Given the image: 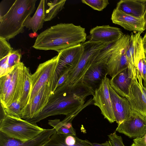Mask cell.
Here are the masks:
<instances>
[{"label": "cell", "instance_id": "1", "mask_svg": "<svg viewBox=\"0 0 146 146\" xmlns=\"http://www.w3.org/2000/svg\"><path fill=\"white\" fill-rule=\"evenodd\" d=\"M94 93L81 82L74 87L65 83L56 88L42 111L35 117L26 120L35 124L46 117L58 115L67 116L81 108L85 100Z\"/></svg>", "mask_w": 146, "mask_h": 146}, {"label": "cell", "instance_id": "2", "mask_svg": "<svg viewBox=\"0 0 146 146\" xmlns=\"http://www.w3.org/2000/svg\"><path fill=\"white\" fill-rule=\"evenodd\" d=\"M85 29L72 23H60L46 29L37 36L33 47L40 50H61L84 42Z\"/></svg>", "mask_w": 146, "mask_h": 146}, {"label": "cell", "instance_id": "3", "mask_svg": "<svg viewBox=\"0 0 146 146\" xmlns=\"http://www.w3.org/2000/svg\"><path fill=\"white\" fill-rule=\"evenodd\" d=\"M36 0H16L0 17V36L8 41L24 31L23 23L35 9Z\"/></svg>", "mask_w": 146, "mask_h": 146}, {"label": "cell", "instance_id": "4", "mask_svg": "<svg viewBox=\"0 0 146 146\" xmlns=\"http://www.w3.org/2000/svg\"><path fill=\"white\" fill-rule=\"evenodd\" d=\"M45 129L21 118L3 115L1 117L0 132L9 137L25 142L32 140Z\"/></svg>", "mask_w": 146, "mask_h": 146}, {"label": "cell", "instance_id": "5", "mask_svg": "<svg viewBox=\"0 0 146 146\" xmlns=\"http://www.w3.org/2000/svg\"><path fill=\"white\" fill-rule=\"evenodd\" d=\"M82 44L84 47L82 54L76 66L68 72L67 78L64 83L71 87L81 82L86 72L101 50L108 45L90 40Z\"/></svg>", "mask_w": 146, "mask_h": 146}, {"label": "cell", "instance_id": "6", "mask_svg": "<svg viewBox=\"0 0 146 146\" xmlns=\"http://www.w3.org/2000/svg\"><path fill=\"white\" fill-rule=\"evenodd\" d=\"M56 85L54 75L52 79L44 85L32 100L21 110V118L25 120L30 119L40 112L55 91Z\"/></svg>", "mask_w": 146, "mask_h": 146}, {"label": "cell", "instance_id": "7", "mask_svg": "<svg viewBox=\"0 0 146 146\" xmlns=\"http://www.w3.org/2000/svg\"><path fill=\"white\" fill-rule=\"evenodd\" d=\"M130 35L123 34L117 42L116 46L106 64L107 74L112 78L128 68L126 51L129 44Z\"/></svg>", "mask_w": 146, "mask_h": 146}, {"label": "cell", "instance_id": "8", "mask_svg": "<svg viewBox=\"0 0 146 146\" xmlns=\"http://www.w3.org/2000/svg\"><path fill=\"white\" fill-rule=\"evenodd\" d=\"M136 74L132 77L129 93L125 98L132 110L146 117V88L143 83V78L136 69Z\"/></svg>", "mask_w": 146, "mask_h": 146}, {"label": "cell", "instance_id": "9", "mask_svg": "<svg viewBox=\"0 0 146 146\" xmlns=\"http://www.w3.org/2000/svg\"><path fill=\"white\" fill-rule=\"evenodd\" d=\"M58 60L57 55L40 64L35 72L31 74V91L29 102L41 87L52 79L55 73Z\"/></svg>", "mask_w": 146, "mask_h": 146}, {"label": "cell", "instance_id": "10", "mask_svg": "<svg viewBox=\"0 0 146 146\" xmlns=\"http://www.w3.org/2000/svg\"><path fill=\"white\" fill-rule=\"evenodd\" d=\"M83 51L84 47L82 43L64 49L58 52V64L54 74L57 83L61 75L76 66Z\"/></svg>", "mask_w": 146, "mask_h": 146}, {"label": "cell", "instance_id": "11", "mask_svg": "<svg viewBox=\"0 0 146 146\" xmlns=\"http://www.w3.org/2000/svg\"><path fill=\"white\" fill-rule=\"evenodd\" d=\"M25 66L21 61L12 71L10 84L3 100L1 102L2 108H5L12 103L20 100L22 94L25 80Z\"/></svg>", "mask_w": 146, "mask_h": 146}, {"label": "cell", "instance_id": "12", "mask_svg": "<svg viewBox=\"0 0 146 146\" xmlns=\"http://www.w3.org/2000/svg\"><path fill=\"white\" fill-rule=\"evenodd\" d=\"M110 79L106 77L93 95V104L100 109L104 118L111 123L115 121L109 89Z\"/></svg>", "mask_w": 146, "mask_h": 146}, {"label": "cell", "instance_id": "13", "mask_svg": "<svg viewBox=\"0 0 146 146\" xmlns=\"http://www.w3.org/2000/svg\"><path fill=\"white\" fill-rule=\"evenodd\" d=\"M109 58L95 59L82 80L81 82L94 94L107 75L106 64Z\"/></svg>", "mask_w": 146, "mask_h": 146}, {"label": "cell", "instance_id": "14", "mask_svg": "<svg viewBox=\"0 0 146 146\" xmlns=\"http://www.w3.org/2000/svg\"><path fill=\"white\" fill-rule=\"evenodd\" d=\"M116 131L131 138L142 137L146 134V117L132 110L129 117L118 125Z\"/></svg>", "mask_w": 146, "mask_h": 146}, {"label": "cell", "instance_id": "15", "mask_svg": "<svg viewBox=\"0 0 146 146\" xmlns=\"http://www.w3.org/2000/svg\"><path fill=\"white\" fill-rule=\"evenodd\" d=\"M111 19L113 23L120 25L129 31L142 33L145 30L143 17H134L116 8L113 11Z\"/></svg>", "mask_w": 146, "mask_h": 146}, {"label": "cell", "instance_id": "16", "mask_svg": "<svg viewBox=\"0 0 146 146\" xmlns=\"http://www.w3.org/2000/svg\"><path fill=\"white\" fill-rule=\"evenodd\" d=\"M90 40L109 44L119 40L123 35L121 29L109 25L97 26L90 32Z\"/></svg>", "mask_w": 146, "mask_h": 146}, {"label": "cell", "instance_id": "17", "mask_svg": "<svg viewBox=\"0 0 146 146\" xmlns=\"http://www.w3.org/2000/svg\"><path fill=\"white\" fill-rule=\"evenodd\" d=\"M56 133L54 128L45 129L33 139L23 142L7 136L0 132V146H43L50 136Z\"/></svg>", "mask_w": 146, "mask_h": 146}, {"label": "cell", "instance_id": "18", "mask_svg": "<svg viewBox=\"0 0 146 146\" xmlns=\"http://www.w3.org/2000/svg\"><path fill=\"white\" fill-rule=\"evenodd\" d=\"M109 89L115 121L119 125L129 117L132 110L127 100L119 95L109 84Z\"/></svg>", "mask_w": 146, "mask_h": 146}, {"label": "cell", "instance_id": "19", "mask_svg": "<svg viewBox=\"0 0 146 146\" xmlns=\"http://www.w3.org/2000/svg\"><path fill=\"white\" fill-rule=\"evenodd\" d=\"M132 78L127 68L110 80L109 85L119 95L126 98L129 93Z\"/></svg>", "mask_w": 146, "mask_h": 146}, {"label": "cell", "instance_id": "20", "mask_svg": "<svg viewBox=\"0 0 146 146\" xmlns=\"http://www.w3.org/2000/svg\"><path fill=\"white\" fill-rule=\"evenodd\" d=\"M87 140H82L76 135L58 134L52 135L43 146H92Z\"/></svg>", "mask_w": 146, "mask_h": 146}, {"label": "cell", "instance_id": "21", "mask_svg": "<svg viewBox=\"0 0 146 146\" xmlns=\"http://www.w3.org/2000/svg\"><path fill=\"white\" fill-rule=\"evenodd\" d=\"M146 6V0H121L116 8L134 17H143Z\"/></svg>", "mask_w": 146, "mask_h": 146}, {"label": "cell", "instance_id": "22", "mask_svg": "<svg viewBox=\"0 0 146 146\" xmlns=\"http://www.w3.org/2000/svg\"><path fill=\"white\" fill-rule=\"evenodd\" d=\"M141 33L140 32H131L130 35L129 50L136 68L140 60L146 57Z\"/></svg>", "mask_w": 146, "mask_h": 146}, {"label": "cell", "instance_id": "23", "mask_svg": "<svg viewBox=\"0 0 146 146\" xmlns=\"http://www.w3.org/2000/svg\"><path fill=\"white\" fill-rule=\"evenodd\" d=\"M45 0L40 1L35 13L32 17L29 16L25 20L23 25L34 33L41 29L43 25L44 17Z\"/></svg>", "mask_w": 146, "mask_h": 146}, {"label": "cell", "instance_id": "24", "mask_svg": "<svg viewBox=\"0 0 146 146\" xmlns=\"http://www.w3.org/2000/svg\"><path fill=\"white\" fill-rule=\"evenodd\" d=\"M66 0L45 1L44 21H51L64 8Z\"/></svg>", "mask_w": 146, "mask_h": 146}, {"label": "cell", "instance_id": "25", "mask_svg": "<svg viewBox=\"0 0 146 146\" xmlns=\"http://www.w3.org/2000/svg\"><path fill=\"white\" fill-rule=\"evenodd\" d=\"M31 74L29 68L26 66L25 70V80L22 95L20 99L21 109L29 102L31 91Z\"/></svg>", "mask_w": 146, "mask_h": 146}, {"label": "cell", "instance_id": "26", "mask_svg": "<svg viewBox=\"0 0 146 146\" xmlns=\"http://www.w3.org/2000/svg\"><path fill=\"white\" fill-rule=\"evenodd\" d=\"M2 109L3 115H6L12 117L21 118V108L20 100H16L6 108H2Z\"/></svg>", "mask_w": 146, "mask_h": 146}, {"label": "cell", "instance_id": "27", "mask_svg": "<svg viewBox=\"0 0 146 146\" xmlns=\"http://www.w3.org/2000/svg\"><path fill=\"white\" fill-rule=\"evenodd\" d=\"M21 57L19 50H13L8 55L0 60L4 61L11 70L12 71L16 65L20 62Z\"/></svg>", "mask_w": 146, "mask_h": 146}, {"label": "cell", "instance_id": "28", "mask_svg": "<svg viewBox=\"0 0 146 146\" xmlns=\"http://www.w3.org/2000/svg\"><path fill=\"white\" fill-rule=\"evenodd\" d=\"M48 123L56 130L57 134L76 135V131L74 129H70L66 128L59 119L49 120Z\"/></svg>", "mask_w": 146, "mask_h": 146}, {"label": "cell", "instance_id": "29", "mask_svg": "<svg viewBox=\"0 0 146 146\" xmlns=\"http://www.w3.org/2000/svg\"><path fill=\"white\" fill-rule=\"evenodd\" d=\"M12 77V71L7 74L0 77V101L4 99L11 84Z\"/></svg>", "mask_w": 146, "mask_h": 146}, {"label": "cell", "instance_id": "30", "mask_svg": "<svg viewBox=\"0 0 146 146\" xmlns=\"http://www.w3.org/2000/svg\"><path fill=\"white\" fill-rule=\"evenodd\" d=\"M82 2L93 9L102 11L109 4L108 0H82Z\"/></svg>", "mask_w": 146, "mask_h": 146}, {"label": "cell", "instance_id": "31", "mask_svg": "<svg viewBox=\"0 0 146 146\" xmlns=\"http://www.w3.org/2000/svg\"><path fill=\"white\" fill-rule=\"evenodd\" d=\"M13 48L5 38L0 36V59L8 55Z\"/></svg>", "mask_w": 146, "mask_h": 146}, {"label": "cell", "instance_id": "32", "mask_svg": "<svg viewBox=\"0 0 146 146\" xmlns=\"http://www.w3.org/2000/svg\"><path fill=\"white\" fill-rule=\"evenodd\" d=\"M108 141L112 146H125L122 137L116 134V131L108 135Z\"/></svg>", "mask_w": 146, "mask_h": 146}, {"label": "cell", "instance_id": "33", "mask_svg": "<svg viewBox=\"0 0 146 146\" xmlns=\"http://www.w3.org/2000/svg\"><path fill=\"white\" fill-rule=\"evenodd\" d=\"M133 141L135 146H146V134L142 137L135 138Z\"/></svg>", "mask_w": 146, "mask_h": 146}, {"label": "cell", "instance_id": "34", "mask_svg": "<svg viewBox=\"0 0 146 146\" xmlns=\"http://www.w3.org/2000/svg\"><path fill=\"white\" fill-rule=\"evenodd\" d=\"M68 72H65L59 78L56 86L55 90L57 88L60 86L65 83L67 78Z\"/></svg>", "mask_w": 146, "mask_h": 146}, {"label": "cell", "instance_id": "35", "mask_svg": "<svg viewBox=\"0 0 146 146\" xmlns=\"http://www.w3.org/2000/svg\"><path fill=\"white\" fill-rule=\"evenodd\" d=\"M143 69V79L144 80L143 85L146 83V57L142 59Z\"/></svg>", "mask_w": 146, "mask_h": 146}, {"label": "cell", "instance_id": "36", "mask_svg": "<svg viewBox=\"0 0 146 146\" xmlns=\"http://www.w3.org/2000/svg\"><path fill=\"white\" fill-rule=\"evenodd\" d=\"M89 142L92 146H112L108 140L107 141L104 143L101 144L96 143H91L90 141Z\"/></svg>", "mask_w": 146, "mask_h": 146}, {"label": "cell", "instance_id": "37", "mask_svg": "<svg viewBox=\"0 0 146 146\" xmlns=\"http://www.w3.org/2000/svg\"><path fill=\"white\" fill-rule=\"evenodd\" d=\"M143 43L145 53L146 55V35H145L143 38Z\"/></svg>", "mask_w": 146, "mask_h": 146}, {"label": "cell", "instance_id": "38", "mask_svg": "<svg viewBox=\"0 0 146 146\" xmlns=\"http://www.w3.org/2000/svg\"><path fill=\"white\" fill-rule=\"evenodd\" d=\"M143 17V18L145 20V35H146V8H145V12L144 13V14Z\"/></svg>", "mask_w": 146, "mask_h": 146}, {"label": "cell", "instance_id": "39", "mask_svg": "<svg viewBox=\"0 0 146 146\" xmlns=\"http://www.w3.org/2000/svg\"><path fill=\"white\" fill-rule=\"evenodd\" d=\"M131 146H135V144L133 143Z\"/></svg>", "mask_w": 146, "mask_h": 146}]
</instances>
